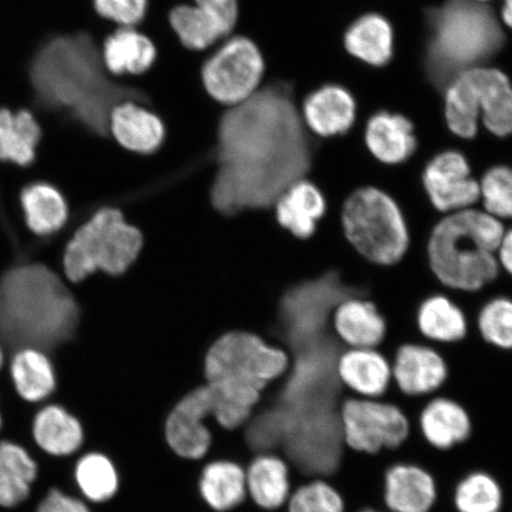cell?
<instances>
[{"instance_id": "obj_1", "label": "cell", "mask_w": 512, "mask_h": 512, "mask_svg": "<svg viewBox=\"0 0 512 512\" xmlns=\"http://www.w3.org/2000/svg\"><path fill=\"white\" fill-rule=\"evenodd\" d=\"M290 83L266 80L251 98L223 108L215 127L211 206L224 216L274 208L309 177L313 149Z\"/></svg>"}, {"instance_id": "obj_2", "label": "cell", "mask_w": 512, "mask_h": 512, "mask_svg": "<svg viewBox=\"0 0 512 512\" xmlns=\"http://www.w3.org/2000/svg\"><path fill=\"white\" fill-rule=\"evenodd\" d=\"M100 47L91 32H74L51 38L37 51L30 67V110L40 124H68L110 140L108 119L115 105L134 100L150 107L136 79L126 82L107 73Z\"/></svg>"}, {"instance_id": "obj_3", "label": "cell", "mask_w": 512, "mask_h": 512, "mask_svg": "<svg viewBox=\"0 0 512 512\" xmlns=\"http://www.w3.org/2000/svg\"><path fill=\"white\" fill-rule=\"evenodd\" d=\"M81 311L72 291L51 268H11L0 279V337L24 348H51L78 331Z\"/></svg>"}, {"instance_id": "obj_4", "label": "cell", "mask_w": 512, "mask_h": 512, "mask_svg": "<svg viewBox=\"0 0 512 512\" xmlns=\"http://www.w3.org/2000/svg\"><path fill=\"white\" fill-rule=\"evenodd\" d=\"M290 357L278 345L251 332H227L203 355V379L213 390L214 421L227 431L240 430L262 394L286 373Z\"/></svg>"}, {"instance_id": "obj_5", "label": "cell", "mask_w": 512, "mask_h": 512, "mask_svg": "<svg viewBox=\"0 0 512 512\" xmlns=\"http://www.w3.org/2000/svg\"><path fill=\"white\" fill-rule=\"evenodd\" d=\"M507 224L478 207L440 216L428 233V270L441 290L473 296L497 283V249Z\"/></svg>"}, {"instance_id": "obj_6", "label": "cell", "mask_w": 512, "mask_h": 512, "mask_svg": "<svg viewBox=\"0 0 512 512\" xmlns=\"http://www.w3.org/2000/svg\"><path fill=\"white\" fill-rule=\"evenodd\" d=\"M338 220L344 241L369 265H399L412 247L411 228L401 204L376 185L352 190L339 208Z\"/></svg>"}, {"instance_id": "obj_7", "label": "cell", "mask_w": 512, "mask_h": 512, "mask_svg": "<svg viewBox=\"0 0 512 512\" xmlns=\"http://www.w3.org/2000/svg\"><path fill=\"white\" fill-rule=\"evenodd\" d=\"M143 235L117 208H102L76 230L63 254V271L72 283L95 272L121 275L137 260Z\"/></svg>"}, {"instance_id": "obj_8", "label": "cell", "mask_w": 512, "mask_h": 512, "mask_svg": "<svg viewBox=\"0 0 512 512\" xmlns=\"http://www.w3.org/2000/svg\"><path fill=\"white\" fill-rule=\"evenodd\" d=\"M432 63L440 75H458L501 47L503 35L488 8L451 0L433 18Z\"/></svg>"}, {"instance_id": "obj_9", "label": "cell", "mask_w": 512, "mask_h": 512, "mask_svg": "<svg viewBox=\"0 0 512 512\" xmlns=\"http://www.w3.org/2000/svg\"><path fill=\"white\" fill-rule=\"evenodd\" d=\"M267 66L264 53L251 37L234 34L204 57L200 80L204 93L222 108L248 100L264 85Z\"/></svg>"}, {"instance_id": "obj_10", "label": "cell", "mask_w": 512, "mask_h": 512, "mask_svg": "<svg viewBox=\"0 0 512 512\" xmlns=\"http://www.w3.org/2000/svg\"><path fill=\"white\" fill-rule=\"evenodd\" d=\"M339 422L345 448L364 456L399 450L413 432L405 409L386 398L364 399L348 394L339 409Z\"/></svg>"}, {"instance_id": "obj_11", "label": "cell", "mask_w": 512, "mask_h": 512, "mask_svg": "<svg viewBox=\"0 0 512 512\" xmlns=\"http://www.w3.org/2000/svg\"><path fill=\"white\" fill-rule=\"evenodd\" d=\"M422 191L439 216L479 206V181L464 152L446 149L426 160L420 172Z\"/></svg>"}, {"instance_id": "obj_12", "label": "cell", "mask_w": 512, "mask_h": 512, "mask_svg": "<svg viewBox=\"0 0 512 512\" xmlns=\"http://www.w3.org/2000/svg\"><path fill=\"white\" fill-rule=\"evenodd\" d=\"M239 19V0H192V3L175 5L168 14L178 42L195 54H207L234 35Z\"/></svg>"}, {"instance_id": "obj_13", "label": "cell", "mask_w": 512, "mask_h": 512, "mask_svg": "<svg viewBox=\"0 0 512 512\" xmlns=\"http://www.w3.org/2000/svg\"><path fill=\"white\" fill-rule=\"evenodd\" d=\"M215 408L213 390L203 382L171 409L166 416L164 435L178 457L201 460L207 456L213 440L208 420L214 419Z\"/></svg>"}, {"instance_id": "obj_14", "label": "cell", "mask_w": 512, "mask_h": 512, "mask_svg": "<svg viewBox=\"0 0 512 512\" xmlns=\"http://www.w3.org/2000/svg\"><path fill=\"white\" fill-rule=\"evenodd\" d=\"M390 361L393 387L408 399H428L439 394L450 377L443 352L421 339L399 344Z\"/></svg>"}, {"instance_id": "obj_15", "label": "cell", "mask_w": 512, "mask_h": 512, "mask_svg": "<svg viewBox=\"0 0 512 512\" xmlns=\"http://www.w3.org/2000/svg\"><path fill=\"white\" fill-rule=\"evenodd\" d=\"M412 424L422 440L439 452L464 445L473 431L469 411L456 399L443 394L426 399Z\"/></svg>"}, {"instance_id": "obj_16", "label": "cell", "mask_w": 512, "mask_h": 512, "mask_svg": "<svg viewBox=\"0 0 512 512\" xmlns=\"http://www.w3.org/2000/svg\"><path fill=\"white\" fill-rule=\"evenodd\" d=\"M330 329L344 349L381 348L387 341L388 322L374 300L349 296L331 312Z\"/></svg>"}, {"instance_id": "obj_17", "label": "cell", "mask_w": 512, "mask_h": 512, "mask_svg": "<svg viewBox=\"0 0 512 512\" xmlns=\"http://www.w3.org/2000/svg\"><path fill=\"white\" fill-rule=\"evenodd\" d=\"M438 498L437 479L425 466L396 462L383 472L382 504L387 512H432Z\"/></svg>"}, {"instance_id": "obj_18", "label": "cell", "mask_w": 512, "mask_h": 512, "mask_svg": "<svg viewBox=\"0 0 512 512\" xmlns=\"http://www.w3.org/2000/svg\"><path fill=\"white\" fill-rule=\"evenodd\" d=\"M166 124L160 115L142 102L125 100L112 108L108 133L120 147L137 155H152L166 139Z\"/></svg>"}, {"instance_id": "obj_19", "label": "cell", "mask_w": 512, "mask_h": 512, "mask_svg": "<svg viewBox=\"0 0 512 512\" xmlns=\"http://www.w3.org/2000/svg\"><path fill=\"white\" fill-rule=\"evenodd\" d=\"M336 375L345 392L357 398H386L393 387L392 361L380 348L343 349Z\"/></svg>"}, {"instance_id": "obj_20", "label": "cell", "mask_w": 512, "mask_h": 512, "mask_svg": "<svg viewBox=\"0 0 512 512\" xmlns=\"http://www.w3.org/2000/svg\"><path fill=\"white\" fill-rule=\"evenodd\" d=\"M364 145L375 163L399 168L411 162L419 142L411 120L401 114L380 112L368 120Z\"/></svg>"}, {"instance_id": "obj_21", "label": "cell", "mask_w": 512, "mask_h": 512, "mask_svg": "<svg viewBox=\"0 0 512 512\" xmlns=\"http://www.w3.org/2000/svg\"><path fill=\"white\" fill-rule=\"evenodd\" d=\"M415 328L421 339L435 347L458 344L470 334V320L450 293L428 294L416 306Z\"/></svg>"}, {"instance_id": "obj_22", "label": "cell", "mask_w": 512, "mask_h": 512, "mask_svg": "<svg viewBox=\"0 0 512 512\" xmlns=\"http://www.w3.org/2000/svg\"><path fill=\"white\" fill-rule=\"evenodd\" d=\"M101 59L115 79H136L150 72L158 59L152 38L139 28H114L101 42Z\"/></svg>"}, {"instance_id": "obj_23", "label": "cell", "mask_w": 512, "mask_h": 512, "mask_svg": "<svg viewBox=\"0 0 512 512\" xmlns=\"http://www.w3.org/2000/svg\"><path fill=\"white\" fill-rule=\"evenodd\" d=\"M281 227L300 241H309L329 213L328 196L309 177L286 190L274 206Z\"/></svg>"}, {"instance_id": "obj_24", "label": "cell", "mask_w": 512, "mask_h": 512, "mask_svg": "<svg viewBox=\"0 0 512 512\" xmlns=\"http://www.w3.org/2000/svg\"><path fill=\"white\" fill-rule=\"evenodd\" d=\"M300 114L307 130L315 136L342 137L355 124L356 102L347 89L326 85L306 96Z\"/></svg>"}, {"instance_id": "obj_25", "label": "cell", "mask_w": 512, "mask_h": 512, "mask_svg": "<svg viewBox=\"0 0 512 512\" xmlns=\"http://www.w3.org/2000/svg\"><path fill=\"white\" fill-rule=\"evenodd\" d=\"M246 484L248 498L256 507L279 510L292 494L291 467L278 453L255 454L246 467Z\"/></svg>"}, {"instance_id": "obj_26", "label": "cell", "mask_w": 512, "mask_h": 512, "mask_svg": "<svg viewBox=\"0 0 512 512\" xmlns=\"http://www.w3.org/2000/svg\"><path fill=\"white\" fill-rule=\"evenodd\" d=\"M32 434L44 452L59 458L79 456L86 441L82 421L61 405L41 409L35 416Z\"/></svg>"}, {"instance_id": "obj_27", "label": "cell", "mask_w": 512, "mask_h": 512, "mask_svg": "<svg viewBox=\"0 0 512 512\" xmlns=\"http://www.w3.org/2000/svg\"><path fill=\"white\" fill-rule=\"evenodd\" d=\"M42 137L40 121L29 108L0 107V163L31 168Z\"/></svg>"}, {"instance_id": "obj_28", "label": "cell", "mask_w": 512, "mask_h": 512, "mask_svg": "<svg viewBox=\"0 0 512 512\" xmlns=\"http://www.w3.org/2000/svg\"><path fill=\"white\" fill-rule=\"evenodd\" d=\"M482 67H473L456 75L448 86L445 119L448 131L462 140L478 136L480 121Z\"/></svg>"}, {"instance_id": "obj_29", "label": "cell", "mask_w": 512, "mask_h": 512, "mask_svg": "<svg viewBox=\"0 0 512 512\" xmlns=\"http://www.w3.org/2000/svg\"><path fill=\"white\" fill-rule=\"evenodd\" d=\"M198 492L215 512L239 508L248 498L245 467L227 459L207 462L198 478Z\"/></svg>"}, {"instance_id": "obj_30", "label": "cell", "mask_w": 512, "mask_h": 512, "mask_svg": "<svg viewBox=\"0 0 512 512\" xmlns=\"http://www.w3.org/2000/svg\"><path fill=\"white\" fill-rule=\"evenodd\" d=\"M75 489L89 504H104L118 494L120 477L117 466L107 454L82 452L73 466Z\"/></svg>"}, {"instance_id": "obj_31", "label": "cell", "mask_w": 512, "mask_h": 512, "mask_svg": "<svg viewBox=\"0 0 512 512\" xmlns=\"http://www.w3.org/2000/svg\"><path fill=\"white\" fill-rule=\"evenodd\" d=\"M394 35L386 18L367 15L351 25L344 36L345 49L371 66H384L393 55Z\"/></svg>"}, {"instance_id": "obj_32", "label": "cell", "mask_w": 512, "mask_h": 512, "mask_svg": "<svg viewBox=\"0 0 512 512\" xmlns=\"http://www.w3.org/2000/svg\"><path fill=\"white\" fill-rule=\"evenodd\" d=\"M21 206L27 226L37 235L59 232L68 220V206L61 192L48 183H35L21 194Z\"/></svg>"}, {"instance_id": "obj_33", "label": "cell", "mask_w": 512, "mask_h": 512, "mask_svg": "<svg viewBox=\"0 0 512 512\" xmlns=\"http://www.w3.org/2000/svg\"><path fill=\"white\" fill-rule=\"evenodd\" d=\"M480 120L492 136H512V86L501 70L482 67Z\"/></svg>"}, {"instance_id": "obj_34", "label": "cell", "mask_w": 512, "mask_h": 512, "mask_svg": "<svg viewBox=\"0 0 512 512\" xmlns=\"http://www.w3.org/2000/svg\"><path fill=\"white\" fill-rule=\"evenodd\" d=\"M11 377L18 395L28 402L46 400L56 389L53 363L40 349L19 350L11 362Z\"/></svg>"}, {"instance_id": "obj_35", "label": "cell", "mask_w": 512, "mask_h": 512, "mask_svg": "<svg viewBox=\"0 0 512 512\" xmlns=\"http://www.w3.org/2000/svg\"><path fill=\"white\" fill-rule=\"evenodd\" d=\"M452 502L457 512H502L505 495L502 484L492 473L473 470L454 485Z\"/></svg>"}, {"instance_id": "obj_36", "label": "cell", "mask_w": 512, "mask_h": 512, "mask_svg": "<svg viewBox=\"0 0 512 512\" xmlns=\"http://www.w3.org/2000/svg\"><path fill=\"white\" fill-rule=\"evenodd\" d=\"M469 320L486 345L499 351H512V297L509 294H490Z\"/></svg>"}, {"instance_id": "obj_37", "label": "cell", "mask_w": 512, "mask_h": 512, "mask_svg": "<svg viewBox=\"0 0 512 512\" xmlns=\"http://www.w3.org/2000/svg\"><path fill=\"white\" fill-rule=\"evenodd\" d=\"M479 207L507 224L512 223V166L496 163L478 176Z\"/></svg>"}, {"instance_id": "obj_38", "label": "cell", "mask_w": 512, "mask_h": 512, "mask_svg": "<svg viewBox=\"0 0 512 512\" xmlns=\"http://www.w3.org/2000/svg\"><path fill=\"white\" fill-rule=\"evenodd\" d=\"M285 509L286 512H347V503L330 480L312 478L292 490Z\"/></svg>"}, {"instance_id": "obj_39", "label": "cell", "mask_w": 512, "mask_h": 512, "mask_svg": "<svg viewBox=\"0 0 512 512\" xmlns=\"http://www.w3.org/2000/svg\"><path fill=\"white\" fill-rule=\"evenodd\" d=\"M96 16L115 28H139L149 14L150 0H92Z\"/></svg>"}, {"instance_id": "obj_40", "label": "cell", "mask_w": 512, "mask_h": 512, "mask_svg": "<svg viewBox=\"0 0 512 512\" xmlns=\"http://www.w3.org/2000/svg\"><path fill=\"white\" fill-rule=\"evenodd\" d=\"M0 463L9 467L30 485L37 477L38 469L35 460L24 447L11 441L0 443Z\"/></svg>"}, {"instance_id": "obj_41", "label": "cell", "mask_w": 512, "mask_h": 512, "mask_svg": "<svg viewBox=\"0 0 512 512\" xmlns=\"http://www.w3.org/2000/svg\"><path fill=\"white\" fill-rule=\"evenodd\" d=\"M30 495V484L0 463V507L14 508Z\"/></svg>"}, {"instance_id": "obj_42", "label": "cell", "mask_w": 512, "mask_h": 512, "mask_svg": "<svg viewBox=\"0 0 512 512\" xmlns=\"http://www.w3.org/2000/svg\"><path fill=\"white\" fill-rule=\"evenodd\" d=\"M37 512H93V509L91 504L79 495L53 489L43 499Z\"/></svg>"}, {"instance_id": "obj_43", "label": "cell", "mask_w": 512, "mask_h": 512, "mask_svg": "<svg viewBox=\"0 0 512 512\" xmlns=\"http://www.w3.org/2000/svg\"><path fill=\"white\" fill-rule=\"evenodd\" d=\"M496 256L502 274L512 279V223L505 228Z\"/></svg>"}, {"instance_id": "obj_44", "label": "cell", "mask_w": 512, "mask_h": 512, "mask_svg": "<svg viewBox=\"0 0 512 512\" xmlns=\"http://www.w3.org/2000/svg\"><path fill=\"white\" fill-rule=\"evenodd\" d=\"M502 18L504 23L512 29V0H505L502 9Z\"/></svg>"}, {"instance_id": "obj_45", "label": "cell", "mask_w": 512, "mask_h": 512, "mask_svg": "<svg viewBox=\"0 0 512 512\" xmlns=\"http://www.w3.org/2000/svg\"><path fill=\"white\" fill-rule=\"evenodd\" d=\"M357 512H387V511L368 507V508H363L361 510H358Z\"/></svg>"}, {"instance_id": "obj_46", "label": "cell", "mask_w": 512, "mask_h": 512, "mask_svg": "<svg viewBox=\"0 0 512 512\" xmlns=\"http://www.w3.org/2000/svg\"><path fill=\"white\" fill-rule=\"evenodd\" d=\"M3 360H4V358H3V351H2V349H0V369H2Z\"/></svg>"}, {"instance_id": "obj_47", "label": "cell", "mask_w": 512, "mask_h": 512, "mask_svg": "<svg viewBox=\"0 0 512 512\" xmlns=\"http://www.w3.org/2000/svg\"><path fill=\"white\" fill-rule=\"evenodd\" d=\"M473 2L484 3V2H489V0H473Z\"/></svg>"}, {"instance_id": "obj_48", "label": "cell", "mask_w": 512, "mask_h": 512, "mask_svg": "<svg viewBox=\"0 0 512 512\" xmlns=\"http://www.w3.org/2000/svg\"><path fill=\"white\" fill-rule=\"evenodd\" d=\"M0 428H2V415H0Z\"/></svg>"}]
</instances>
